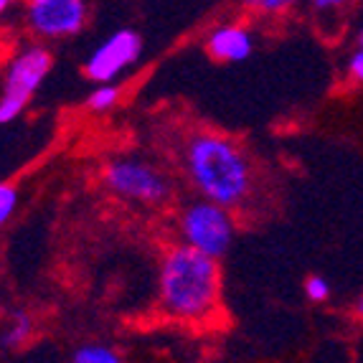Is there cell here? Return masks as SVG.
<instances>
[{"instance_id":"cell-9","label":"cell","mask_w":363,"mask_h":363,"mask_svg":"<svg viewBox=\"0 0 363 363\" xmlns=\"http://www.w3.org/2000/svg\"><path fill=\"white\" fill-rule=\"evenodd\" d=\"M74 361L77 363H117L120 361V353H117L112 345L86 343V345H79L77 351H74Z\"/></svg>"},{"instance_id":"cell-14","label":"cell","mask_w":363,"mask_h":363,"mask_svg":"<svg viewBox=\"0 0 363 363\" xmlns=\"http://www.w3.org/2000/svg\"><path fill=\"white\" fill-rule=\"evenodd\" d=\"M305 295L313 303H325L328 297H330V282L325 277H320V274H310L305 279Z\"/></svg>"},{"instance_id":"cell-6","label":"cell","mask_w":363,"mask_h":363,"mask_svg":"<svg viewBox=\"0 0 363 363\" xmlns=\"http://www.w3.org/2000/svg\"><path fill=\"white\" fill-rule=\"evenodd\" d=\"M143 54V41L135 30L122 28L117 33H112L109 38H104L97 49L91 51V56L86 59L84 72L91 82L97 84H109L115 82L122 72H128L135 61Z\"/></svg>"},{"instance_id":"cell-1","label":"cell","mask_w":363,"mask_h":363,"mask_svg":"<svg viewBox=\"0 0 363 363\" xmlns=\"http://www.w3.org/2000/svg\"><path fill=\"white\" fill-rule=\"evenodd\" d=\"M186 170L203 199L226 208L242 206L255 191V168L247 152L221 135L201 133L188 140Z\"/></svg>"},{"instance_id":"cell-18","label":"cell","mask_w":363,"mask_h":363,"mask_svg":"<svg viewBox=\"0 0 363 363\" xmlns=\"http://www.w3.org/2000/svg\"><path fill=\"white\" fill-rule=\"evenodd\" d=\"M11 6H13V0H0V16H3Z\"/></svg>"},{"instance_id":"cell-11","label":"cell","mask_w":363,"mask_h":363,"mask_svg":"<svg viewBox=\"0 0 363 363\" xmlns=\"http://www.w3.org/2000/svg\"><path fill=\"white\" fill-rule=\"evenodd\" d=\"M117 99H120V89L112 86V82H109V84L94 86V91L86 97V107H89L91 112H107V109L115 107Z\"/></svg>"},{"instance_id":"cell-13","label":"cell","mask_w":363,"mask_h":363,"mask_svg":"<svg viewBox=\"0 0 363 363\" xmlns=\"http://www.w3.org/2000/svg\"><path fill=\"white\" fill-rule=\"evenodd\" d=\"M297 0H244V6L249 11L262 13V16H282V13L292 11Z\"/></svg>"},{"instance_id":"cell-16","label":"cell","mask_w":363,"mask_h":363,"mask_svg":"<svg viewBox=\"0 0 363 363\" xmlns=\"http://www.w3.org/2000/svg\"><path fill=\"white\" fill-rule=\"evenodd\" d=\"M348 74H351L353 82L363 84V49H358V46L351 54V59H348Z\"/></svg>"},{"instance_id":"cell-12","label":"cell","mask_w":363,"mask_h":363,"mask_svg":"<svg viewBox=\"0 0 363 363\" xmlns=\"http://www.w3.org/2000/svg\"><path fill=\"white\" fill-rule=\"evenodd\" d=\"M18 208V188L13 183H0V226H6Z\"/></svg>"},{"instance_id":"cell-4","label":"cell","mask_w":363,"mask_h":363,"mask_svg":"<svg viewBox=\"0 0 363 363\" xmlns=\"http://www.w3.org/2000/svg\"><path fill=\"white\" fill-rule=\"evenodd\" d=\"M104 183L112 194L145 206H163L173 196V183L163 170H155L150 163L138 157L112 160L104 168Z\"/></svg>"},{"instance_id":"cell-15","label":"cell","mask_w":363,"mask_h":363,"mask_svg":"<svg viewBox=\"0 0 363 363\" xmlns=\"http://www.w3.org/2000/svg\"><path fill=\"white\" fill-rule=\"evenodd\" d=\"M310 6L320 18H328V16H340L343 11H348L353 0H310Z\"/></svg>"},{"instance_id":"cell-5","label":"cell","mask_w":363,"mask_h":363,"mask_svg":"<svg viewBox=\"0 0 363 363\" xmlns=\"http://www.w3.org/2000/svg\"><path fill=\"white\" fill-rule=\"evenodd\" d=\"M49 72L51 54L41 46H30L11 61L3 91H0V125H8L23 112Z\"/></svg>"},{"instance_id":"cell-10","label":"cell","mask_w":363,"mask_h":363,"mask_svg":"<svg viewBox=\"0 0 363 363\" xmlns=\"http://www.w3.org/2000/svg\"><path fill=\"white\" fill-rule=\"evenodd\" d=\"M30 330H33V323H30L28 315H16L11 320V325L6 328L3 338H0V345L3 348H21L28 340Z\"/></svg>"},{"instance_id":"cell-2","label":"cell","mask_w":363,"mask_h":363,"mask_svg":"<svg viewBox=\"0 0 363 363\" xmlns=\"http://www.w3.org/2000/svg\"><path fill=\"white\" fill-rule=\"evenodd\" d=\"M221 272L213 257L181 244L160 264V303L181 320H203L216 310Z\"/></svg>"},{"instance_id":"cell-8","label":"cell","mask_w":363,"mask_h":363,"mask_svg":"<svg viewBox=\"0 0 363 363\" xmlns=\"http://www.w3.org/2000/svg\"><path fill=\"white\" fill-rule=\"evenodd\" d=\"M206 49L216 61L234 64V61L249 59V54L255 51V36L239 23L218 26L216 30H211V36H208V41H206Z\"/></svg>"},{"instance_id":"cell-3","label":"cell","mask_w":363,"mask_h":363,"mask_svg":"<svg viewBox=\"0 0 363 363\" xmlns=\"http://www.w3.org/2000/svg\"><path fill=\"white\" fill-rule=\"evenodd\" d=\"M181 236L183 244L199 249L213 259H221L234 242V221H231L229 208L201 196L199 201L183 208Z\"/></svg>"},{"instance_id":"cell-7","label":"cell","mask_w":363,"mask_h":363,"mask_svg":"<svg viewBox=\"0 0 363 363\" xmlns=\"http://www.w3.org/2000/svg\"><path fill=\"white\" fill-rule=\"evenodd\" d=\"M28 26L43 38L77 36L86 23L84 0H38L26 6Z\"/></svg>"},{"instance_id":"cell-19","label":"cell","mask_w":363,"mask_h":363,"mask_svg":"<svg viewBox=\"0 0 363 363\" xmlns=\"http://www.w3.org/2000/svg\"><path fill=\"white\" fill-rule=\"evenodd\" d=\"M356 46H358V49H363V28H361V30H358V38H356Z\"/></svg>"},{"instance_id":"cell-17","label":"cell","mask_w":363,"mask_h":363,"mask_svg":"<svg viewBox=\"0 0 363 363\" xmlns=\"http://www.w3.org/2000/svg\"><path fill=\"white\" fill-rule=\"evenodd\" d=\"M353 310H356V315L363 320V295L358 297V303H356V308H353Z\"/></svg>"}]
</instances>
